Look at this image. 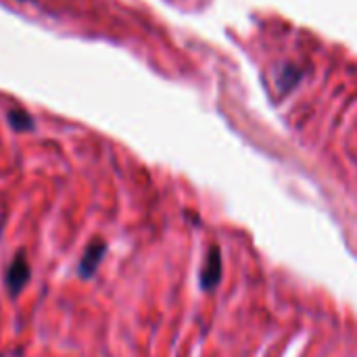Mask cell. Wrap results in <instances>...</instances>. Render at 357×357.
<instances>
[{"mask_svg": "<svg viewBox=\"0 0 357 357\" xmlns=\"http://www.w3.org/2000/svg\"><path fill=\"white\" fill-rule=\"evenodd\" d=\"M29 278H31V268H29V264H27L25 253L19 251V253L13 257V261L8 264L6 274H4V284H6L10 297H17V295L25 289V284L29 282Z\"/></svg>", "mask_w": 357, "mask_h": 357, "instance_id": "cell-1", "label": "cell"}, {"mask_svg": "<svg viewBox=\"0 0 357 357\" xmlns=\"http://www.w3.org/2000/svg\"><path fill=\"white\" fill-rule=\"evenodd\" d=\"M107 255V243L102 238H94L82 253V259L77 264V276L84 278V280H90L98 266L102 264V257Z\"/></svg>", "mask_w": 357, "mask_h": 357, "instance_id": "cell-2", "label": "cell"}, {"mask_svg": "<svg viewBox=\"0 0 357 357\" xmlns=\"http://www.w3.org/2000/svg\"><path fill=\"white\" fill-rule=\"evenodd\" d=\"M222 253L218 247H211L205 255L203 268H201V289L203 291H213L220 280H222Z\"/></svg>", "mask_w": 357, "mask_h": 357, "instance_id": "cell-3", "label": "cell"}, {"mask_svg": "<svg viewBox=\"0 0 357 357\" xmlns=\"http://www.w3.org/2000/svg\"><path fill=\"white\" fill-rule=\"evenodd\" d=\"M8 123H10L17 132H25V130H31V128H33L31 117H29L25 111H21V109H15V111L8 113Z\"/></svg>", "mask_w": 357, "mask_h": 357, "instance_id": "cell-4", "label": "cell"}]
</instances>
